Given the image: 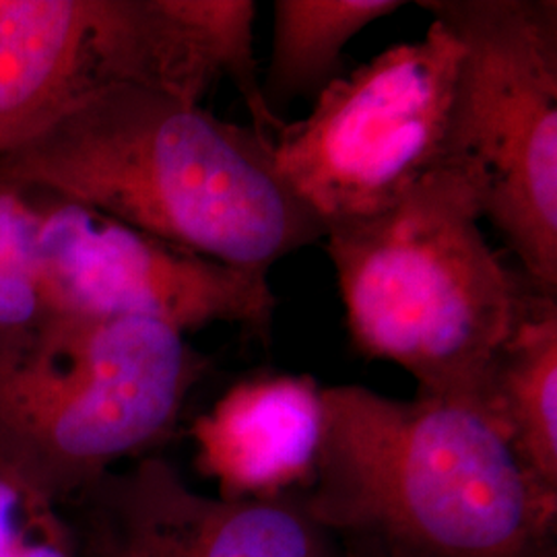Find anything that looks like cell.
<instances>
[{
    "instance_id": "6da1fadb",
    "label": "cell",
    "mask_w": 557,
    "mask_h": 557,
    "mask_svg": "<svg viewBox=\"0 0 557 557\" xmlns=\"http://www.w3.org/2000/svg\"><path fill=\"white\" fill-rule=\"evenodd\" d=\"M0 186L98 211L257 277L326 236L281 178L273 140L140 85L94 91L0 156Z\"/></svg>"
},
{
    "instance_id": "7a4b0ae2",
    "label": "cell",
    "mask_w": 557,
    "mask_h": 557,
    "mask_svg": "<svg viewBox=\"0 0 557 557\" xmlns=\"http://www.w3.org/2000/svg\"><path fill=\"white\" fill-rule=\"evenodd\" d=\"M322 418L299 496L345 557H557V494L475 403L345 384Z\"/></svg>"
},
{
    "instance_id": "3957f363",
    "label": "cell",
    "mask_w": 557,
    "mask_h": 557,
    "mask_svg": "<svg viewBox=\"0 0 557 557\" xmlns=\"http://www.w3.org/2000/svg\"><path fill=\"white\" fill-rule=\"evenodd\" d=\"M481 221L475 184L446 168L376 215L331 223L324 236L359 354L397 363L418 395L478 407L494 358L543 292L504 264Z\"/></svg>"
},
{
    "instance_id": "277c9868",
    "label": "cell",
    "mask_w": 557,
    "mask_h": 557,
    "mask_svg": "<svg viewBox=\"0 0 557 557\" xmlns=\"http://www.w3.org/2000/svg\"><path fill=\"white\" fill-rule=\"evenodd\" d=\"M207 372L160 320L50 310L0 333V471L64 506L170 438Z\"/></svg>"
},
{
    "instance_id": "5b68a950",
    "label": "cell",
    "mask_w": 557,
    "mask_h": 557,
    "mask_svg": "<svg viewBox=\"0 0 557 557\" xmlns=\"http://www.w3.org/2000/svg\"><path fill=\"white\" fill-rule=\"evenodd\" d=\"M462 46L450 168L539 289L557 294V2L421 0Z\"/></svg>"
},
{
    "instance_id": "8992f818",
    "label": "cell",
    "mask_w": 557,
    "mask_h": 557,
    "mask_svg": "<svg viewBox=\"0 0 557 557\" xmlns=\"http://www.w3.org/2000/svg\"><path fill=\"white\" fill-rule=\"evenodd\" d=\"M460 59L457 36L432 20L421 40L333 81L306 119L275 133L281 178L326 227L395 205L450 168Z\"/></svg>"
},
{
    "instance_id": "52a82bcc",
    "label": "cell",
    "mask_w": 557,
    "mask_h": 557,
    "mask_svg": "<svg viewBox=\"0 0 557 557\" xmlns=\"http://www.w3.org/2000/svg\"><path fill=\"white\" fill-rule=\"evenodd\" d=\"M40 207L34 273L52 310L160 320L184 335L236 324L269 337L277 310L269 277L202 259L73 202L46 199Z\"/></svg>"
},
{
    "instance_id": "ba28073f",
    "label": "cell",
    "mask_w": 557,
    "mask_h": 557,
    "mask_svg": "<svg viewBox=\"0 0 557 557\" xmlns=\"http://www.w3.org/2000/svg\"><path fill=\"white\" fill-rule=\"evenodd\" d=\"M77 557H345L299 494L223 499L143 457L62 506Z\"/></svg>"
},
{
    "instance_id": "9c48e42d",
    "label": "cell",
    "mask_w": 557,
    "mask_h": 557,
    "mask_svg": "<svg viewBox=\"0 0 557 557\" xmlns=\"http://www.w3.org/2000/svg\"><path fill=\"white\" fill-rule=\"evenodd\" d=\"M160 83L151 0H0V156L94 91Z\"/></svg>"
},
{
    "instance_id": "30bf717a",
    "label": "cell",
    "mask_w": 557,
    "mask_h": 557,
    "mask_svg": "<svg viewBox=\"0 0 557 557\" xmlns=\"http://www.w3.org/2000/svg\"><path fill=\"white\" fill-rule=\"evenodd\" d=\"M322 386L306 374L239 380L193 425L200 475L223 499L304 492L322 442Z\"/></svg>"
},
{
    "instance_id": "8fae6325",
    "label": "cell",
    "mask_w": 557,
    "mask_h": 557,
    "mask_svg": "<svg viewBox=\"0 0 557 557\" xmlns=\"http://www.w3.org/2000/svg\"><path fill=\"white\" fill-rule=\"evenodd\" d=\"M479 409L524 471L557 494V294L531 299L494 358Z\"/></svg>"
},
{
    "instance_id": "7c38bea8",
    "label": "cell",
    "mask_w": 557,
    "mask_h": 557,
    "mask_svg": "<svg viewBox=\"0 0 557 557\" xmlns=\"http://www.w3.org/2000/svg\"><path fill=\"white\" fill-rule=\"evenodd\" d=\"M403 7L398 0H277L271 62L262 83L269 112L281 120L292 101L319 98L343 77L345 46Z\"/></svg>"
},
{
    "instance_id": "4fadbf2b",
    "label": "cell",
    "mask_w": 557,
    "mask_h": 557,
    "mask_svg": "<svg viewBox=\"0 0 557 557\" xmlns=\"http://www.w3.org/2000/svg\"><path fill=\"white\" fill-rule=\"evenodd\" d=\"M0 557H77L62 506L0 471Z\"/></svg>"
},
{
    "instance_id": "5bb4252c",
    "label": "cell",
    "mask_w": 557,
    "mask_h": 557,
    "mask_svg": "<svg viewBox=\"0 0 557 557\" xmlns=\"http://www.w3.org/2000/svg\"><path fill=\"white\" fill-rule=\"evenodd\" d=\"M40 221V202L0 186V264L34 271Z\"/></svg>"
},
{
    "instance_id": "9a60e30c",
    "label": "cell",
    "mask_w": 557,
    "mask_h": 557,
    "mask_svg": "<svg viewBox=\"0 0 557 557\" xmlns=\"http://www.w3.org/2000/svg\"><path fill=\"white\" fill-rule=\"evenodd\" d=\"M50 310L34 271L0 264V333L27 326Z\"/></svg>"
}]
</instances>
